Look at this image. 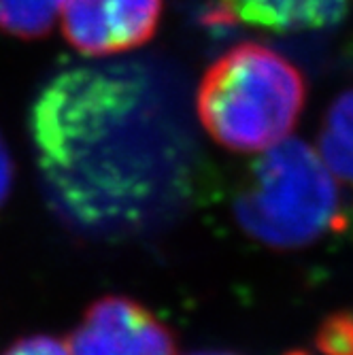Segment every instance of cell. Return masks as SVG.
I'll return each instance as SVG.
<instances>
[{"instance_id":"277c9868","label":"cell","mask_w":353,"mask_h":355,"mask_svg":"<svg viewBox=\"0 0 353 355\" xmlns=\"http://www.w3.org/2000/svg\"><path fill=\"white\" fill-rule=\"evenodd\" d=\"M162 9L164 0H64V37L87 55L132 51L155 35Z\"/></svg>"},{"instance_id":"7c38bea8","label":"cell","mask_w":353,"mask_h":355,"mask_svg":"<svg viewBox=\"0 0 353 355\" xmlns=\"http://www.w3.org/2000/svg\"><path fill=\"white\" fill-rule=\"evenodd\" d=\"M189 355H236L230 351H196V353H189Z\"/></svg>"},{"instance_id":"8fae6325","label":"cell","mask_w":353,"mask_h":355,"mask_svg":"<svg viewBox=\"0 0 353 355\" xmlns=\"http://www.w3.org/2000/svg\"><path fill=\"white\" fill-rule=\"evenodd\" d=\"M11 181H13V162H11V153L0 137V209H3L9 191H11Z\"/></svg>"},{"instance_id":"8992f818","label":"cell","mask_w":353,"mask_h":355,"mask_svg":"<svg viewBox=\"0 0 353 355\" xmlns=\"http://www.w3.org/2000/svg\"><path fill=\"white\" fill-rule=\"evenodd\" d=\"M351 0H219L221 17L270 32L324 30L338 24Z\"/></svg>"},{"instance_id":"52a82bcc","label":"cell","mask_w":353,"mask_h":355,"mask_svg":"<svg viewBox=\"0 0 353 355\" xmlns=\"http://www.w3.org/2000/svg\"><path fill=\"white\" fill-rule=\"evenodd\" d=\"M319 155L332 175L353 185V89L341 94L326 113Z\"/></svg>"},{"instance_id":"ba28073f","label":"cell","mask_w":353,"mask_h":355,"mask_svg":"<svg viewBox=\"0 0 353 355\" xmlns=\"http://www.w3.org/2000/svg\"><path fill=\"white\" fill-rule=\"evenodd\" d=\"M64 0H0V30L19 39H39L51 30Z\"/></svg>"},{"instance_id":"30bf717a","label":"cell","mask_w":353,"mask_h":355,"mask_svg":"<svg viewBox=\"0 0 353 355\" xmlns=\"http://www.w3.org/2000/svg\"><path fill=\"white\" fill-rule=\"evenodd\" d=\"M3 355H71L69 345L53 336H28L9 347Z\"/></svg>"},{"instance_id":"5b68a950","label":"cell","mask_w":353,"mask_h":355,"mask_svg":"<svg viewBox=\"0 0 353 355\" xmlns=\"http://www.w3.org/2000/svg\"><path fill=\"white\" fill-rule=\"evenodd\" d=\"M71 355H177L171 330L132 298L94 302L69 343Z\"/></svg>"},{"instance_id":"3957f363","label":"cell","mask_w":353,"mask_h":355,"mask_svg":"<svg viewBox=\"0 0 353 355\" xmlns=\"http://www.w3.org/2000/svg\"><path fill=\"white\" fill-rule=\"evenodd\" d=\"M234 215L251 239L298 249L341 223V196L324 157L304 141L285 139L253 166Z\"/></svg>"},{"instance_id":"7a4b0ae2","label":"cell","mask_w":353,"mask_h":355,"mask_svg":"<svg viewBox=\"0 0 353 355\" xmlns=\"http://www.w3.org/2000/svg\"><path fill=\"white\" fill-rule=\"evenodd\" d=\"M307 101L296 64L264 43H239L203 75L196 113L209 137L236 153H258L285 141Z\"/></svg>"},{"instance_id":"9c48e42d","label":"cell","mask_w":353,"mask_h":355,"mask_svg":"<svg viewBox=\"0 0 353 355\" xmlns=\"http://www.w3.org/2000/svg\"><path fill=\"white\" fill-rule=\"evenodd\" d=\"M317 345L326 355H353V315H332L319 330Z\"/></svg>"},{"instance_id":"6da1fadb","label":"cell","mask_w":353,"mask_h":355,"mask_svg":"<svg viewBox=\"0 0 353 355\" xmlns=\"http://www.w3.org/2000/svg\"><path fill=\"white\" fill-rule=\"evenodd\" d=\"M183 103L145 62L71 69L32 107L30 130L47 196L81 228H128L181 187L189 164Z\"/></svg>"}]
</instances>
